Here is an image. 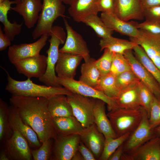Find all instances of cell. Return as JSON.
<instances>
[{"label": "cell", "instance_id": "cell-42", "mask_svg": "<svg viewBox=\"0 0 160 160\" xmlns=\"http://www.w3.org/2000/svg\"><path fill=\"white\" fill-rule=\"evenodd\" d=\"M135 25L139 30L153 34H160V23L145 20L140 23L135 22Z\"/></svg>", "mask_w": 160, "mask_h": 160}, {"label": "cell", "instance_id": "cell-48", "mask_svg": "<svg viewBox=\"0 0 160 160\" xmlns=\"http://www.w3.org/2000/svg\"><path fill=\"white\" fill-rule=\"evenodd\" d=\"M140 1L144 9L160 5V0H140Z\"/></svg>", "mask_w": 160, "mask_h": 160}, {"label": "cell", "instance_id": "cell-19", "mask_svg": "<svg viewBox=\"0 0 160 160\" xmlns=\"http://www.w3.org/2000/svg\"><path fill=\"white\" fill-rule=\"evenodd\" d=\"M81 141L92 151L96 160L103 152L105 138L94 123L84 128L80 135Z\"/></svg>", "mask_w": 160, "mask_h": 160}, {"label": "cell", "instance_id": "cell-46", "mask_svg": "<svg viewBox=\"0 0 160 160\" xmlns=\"http://www.w3.org/2000/svg\"><path fill=\"white\" fill-rule=\"evenodd\" d=\"M11 41L9 38L4 33L1 26H0V51L6 49L10 46Z\"/></svg>", "mask_w": 160, "mask_h": 160}, {"label": "cell", "instance_id": "cell-31", "mask_svg": "<svg viewBox=\"0 0 160 160\" xmlns=\"http://www.w3.org/2000/svg\"><path fill=\"white\" fill-rule=\"evenodd\" d=\"M9 106L0 99V142L1 146L12 136L14 131L9 120Z\"/></svg>", "mask_w": 160, "mask_h": 160}, {"label": "cell", "instance_id": "cell-12", "mask_svg": "<svg viewBox=\"0 0 160 160\" xmlns=\"http://www.w3.org/2000/svg\"><path fill=\"white\" fill-rule=\"evenodd\" d=\"M47 57L40 55L20 60L13 64L17 71L28 78H38L45 73Z\"/></svg>", "mask_w": 160, "mask_h": 160}, {"label": "cell", "instance_id": "cell-50", "mask_svg": "<svg viewBox=\"0 0 160 160\" xmlns=\"http://www.w3.org/2000/svg\"><path fill=\"white\" fill-rule=\"evenodd\" d=\"M71 160H84V159L81 154L78 150L73 156Z\"/></svg>", "mask_w": 160, "mask_h": 160}, {"label": "cell", "instance_id": "cell-29", "mask_svg": "<svg viewBox=\"0 0 160 160\" xmlns=\"http://www.w3.org/2000/svg\"><path fill=\"white\" fill-rule=\"evenodd\" d=\"M96 60L91 57L81 65V75L79 80L95 89L102 76L96 65Z\"/></svg>", "mask_w": 160, "mask_h": 160}, {"label": "cell", "instance_id": "cell-2", "mask_svg": "<svg viewBox=\"0 0 160 160\" xmlns=\"http://www.w3.org/2000/svg\"><path fill=\"white\" fill-rule=\"evenodd\" d=\"M2 68L7 76V83L5 89L12 95L42 97L48 99L56 95L68 96L73 93L64 87H55L36 84L29 78L23 81L17 80L13 79L6 69Z\"/></svg>", "mask_w": 160, "mask_h": 160}, {"label": "cell", "instance_id": "cell-51", "mask_svg": "<svg viewBox=\"0 0 160 160\" xmlns=\"http://www.w3.org/2000/svg\"><path fill=\"white\" fill-rule=\"evenodd\" d=\"M154 132L156 136L160 137V125L154 129Z\"/></svg>", "mask_w": 160, "mask_h": 160}, {"label": "cell", "instance_id": "cell-8", "mask_svg": "<svg viewBox=\"0 0 160 160\" xmlns=\"http://www.w3.org/2000/svg\"><path fill=\"white\" fill-rule=\"evenodd\" d=\"M59 84L71 92L81 95L100 100L107 105L108 111L118 107L114 99L110 97L102 92L74 79L57 77Z\"/></svg>", "mask_w": 160, "mask_h": 160}, {"label": "cell", "instance_id": "cell-43", "mask_svg": "<svg viewBox=\"0 0 160 160\" xmlns=\"http://www.w3.org/2000/svg\"><path fill=\"white\" fill-rule=\"evenodd\" d=\"M145 20L160 23V5L144 9Z\"/></svg>", "mask_w": 160, "mask_h": 160}, {"label": "cell", "instance_id": "cell-18", "mask_svg": "<svg viewBox=\"0 0 160 160\" xmlns=\"http://www.w3.org/2000/svg\"><path fill=\"white\" fill-rule=\"evenodd\" d=\"M100 18L108 27L120 34L135 38L140 36V32L136 27L135 22L124 21L112 13H102Z\"/></svg>", "mask_w": 160, "mask_h": 160}, {"label": "cell", "instance_id": "cell-7", "mask_svg": "<svg viewBox=\"0 0 160 160\" xmlns=\"http://www.w3.org/2000/svg\"><path fill=\"white\" fill-rule=\"evenodd\" d=\"M156 136L150 127L147 112L144 109L141 121L123 143V154L129 155L135 151L147 141Z\"/></svg>", "mask_w": 160, "mask_h": 160}, {"label": "cell", "instance_id": "cell-49", "mask_svg": "<svg viewBox=\"0 0 160 160\" xmlns=\"http://www.w3.org/2000/svg\"><path fill=\"white\" fill-rule=\"evenodd\" d=\"M0 160H10L7 153L2 147L0 152Z\"/></svg>", "mask_w": 160, "mask_h": 160}, {"label": "cell", "instance_id": "cell-4", "mask_svg": "<svg viewBox=\"0 0 160 160\" xmlns=\"http://www.w3.org/2000/svg\"><path fill=\"white\" fill-rule=\"evenodd\" d=\"M50 36L51 38L48 40L50 46L46 52L47 54V69L45 74L38 79L47 86L61 87L56 75L55 68L59 56V45L65 42L66 35L63 31L54 29L51 31Z\"/></svg>", "mask_w": 160, "mask_h": 160}, {"label": "cell", "instance_id": "cell-54", "mask_svg": "<svg viewBox=\"0 0 160 160\" xmlns=\"http://www.w3.org/2000/svg\"></svg>", "mask_w": 160, "mask_h": 160}, {"label": "cell", "instance_id": "cell-20", "mask_svg": "<svg viewBox=\"0 0 160 160\" xmlns=\"http://www.w3.org/2000/svg\"><path fill=\"white\" fill-rule=\"evenodd\" d=\"M42 7L41 0H21L15 7H11V9L22 17L25 25L30 29L37 22Z\"/></svg>", "mask_w": 160, "mask_h": 160}, {"label": "cell", "instance_id": "cell-32", "mask_svg": "<svg viewBox=\"0 0 160 160\" xmlns=\"http://www.w3.org/2000/svg\"><path fill=\"white\" fill-rule=\"evenodd\" d=\"M132 50L136 57L153 76L160 85V69L155 65L140 46L136 44Z\"/></svg>", "mask_w": 160, "mask_h": 160}, {"label": "cell", "instance_id": "cell-35", "mask_svg": "<svg viewBox=\"0 0 160 160\" xmlns=\"http://www.w3.org/2000/svg\"><path fill=\"white\" fill-rule=\"evenodd\" d=\"M130 133H127L115 138H105L103 149L99 160H108L116 150L123 144Z\"/></svg>", "mask_w": 160, "mask_h": 160}, {"label": "cell", "instance_id": "cell-36", "mask_svg": "<svg viewBox=\"0 0 160 160\" xmlns=\"http://www.w3.org/2000/svg\"><path fill=\"white\" fill-rule=\"evenodd\" d=\"M138 87L140 106L146 111L148 116L155 96L149 89L140 81L138 83Z\"/></svg>", "mask_w": 160, "mask_h": 160}, {"label": "cell", "instance_id": "cell-1", "mask_svg": "<svg viewBox=\"0 0 160 160\" xmlns=\"http://www.w3.org/2000/svg\"><path fill=\"white\" fill-rule=\"evenodd\" d=\"M9 100L23 120L36 132L41 143L56 137L57 134L48 109V99L12 95Z\"/></svg>", "mask_w": 160, "mask_h": 160}, {"label": "cell", "instance_id": "cell-28", "mask_svg": "<svg viewBox=\"0 0 160 160\" xmlns=\"http://www.w3.org/2000/svg\"><path fill=\"white\" fill-rule=\"evenodd\" d=\"M48 109L52 118L73 116L66 95H56L48 99Z\"/></svg>", "mask_w": 160, "mask_h": 160}, {"label": "cell", "instance_id": "cell-37", "mask_svg": "<svg viewBox=\"0 0 160 160\" xmlns=\"http://www.w3.org/2000/svg\"><path fill=\"white\" fill-rule=\"evenodd\" d=\"M54 139H50L42 143L40 147L31 149L33 160H52V148Z\"/></svg>", "mask_w": 160, "mask_h": 160}, {"label": "cell", "instance_id": "cell-6", "mask_svg": "<svg viewBox=\"0 0 160 160\" xmlns=\"http://www.w3.org/2000/svg\"><path fill=\"white\" fill-rule=\"evenodd\" d=\"M66 96L73 116L84 128L94 123L93 111L96 99L73 93Z\"/></svg>", "mask_w": 160, "mask_h": 160}, {"label": "cell", "instance_id": "cell-9", "mask_svg": "<svg viewBox=\"0 0 160 160\" xmlns=\"http://www.w3.org/2000/svg\"><path fill=\"white\" fill-rule=\"evenodd\" d=\"M80 141L79 134L57 135L53 140L52 160H71L78 150Z\"/></svg>", "mask_w": 160, "mask_h": 160}, {"label": "cell", "instance_id": "cell-22", "mask_svg": "<svg viewBox=\"0 0 160 160\" xmlns=\"http://www.w3.org/2000/svg\"><path fill=\"white\" fill-rule=\"evenodd\" d=\"M83 57L67 52H59L55 71L59 77L74 79L76 69Z\"/></svg>", "mask_w": 160, "mask_h": 160}, {"label": "cell", "instance_id": "cell-3", "mask_svg": "<svg viewBox=\"0 0 160 160\" xmlns=\"http://www.w3.org/2000/svg\"><path fill=\"white\" fill-rule=\"evenodd\" d=\"M144 108L141 106L134 109L117 107L107 114L112 128L118 137L131 133L142 120Z\"/></svg>", "mask_w": 160, "mask_h": 160}, {"label": "cell", "instance_id": "cell-15", "mask_svg": "<svg viewBox=\"0 0 160 160\" xmlns=\"http://www.w3.org/2000/svg\"><path fill=\"white\" fill-rule=\"evenodd\" d=\"M9 117L13 130H17L25 138L32 149L41 146L42 143L36 132L23 120L16 108L12 105L9 106Z\"/></svg>", "mask_w": 160, "mask_h": 160}, {"label": "cell", "instance_id": "cell-26", "mask_svg": "<svg viewBox=\"0 0 160 160\" xmlns=\"http://www.w3.org/2000/svg\"><path fill=\"white\" fill-rule=\"evenodd\" d=\"M57 135H80L84 130L81 123L74 116L52 118Z\"/></svg>", "mask_w": 160, "mask_h": 160}, {"label": "cell", "instance_id": "cell-23", "mask_svg": "<svg viewBox=\"0 0 160 160\" xmlns=\"http://www.w3.org/2000/svg\"><path fill=\"white\" fill-rule=\"evenodd\" d=\"M21 1L4 0L0 3V21L4 25V33L11 41H13L15 37L20 33L23 23L18 24L15 21L13 23H11L8 19L7 15L9 10L11 9V5L17 4Z\"/></svg>", "mask_w": 160, "mask_h": 160}, {"label": "cell", "instance_id": "cell-41", "mask_svg": "<svg viewBox=\"0 0 160 160\" xmlns=\"http://www.w3.org/2000/svg\"><path fill=\"white\" fill-rule=\"evenodd\" d=\"M148 118L152 129L154 130L160 125V100L155 96L151 106Z\"/></svg>", "mask_w": 160, "mask_h": 160}, {"label": "cell", "instance_id": "cell-24", "mask_svg": "<svg viewBox=\"0 0 160 160\" xmlns=\"http://www.w3.org/2000/svg\"><path fill=\"white\" fill-rule=\"evenodd\" d=\"M105 104L104 102L100 100L96 99L93 111L94 123L105 138H115L118 137L114 132L106 113Z\"/></svg>", "mask_w": 160, "mask_h": 160}, {"label": "cell", "instance_id": "cell-25", "mask_svg": "<svg viewBox=\"0 0 160 160\" xmlns=\"http://www.w3.org/2000/svg\"><path fill=\"white\" fill-rule=\"evenodd\" d=\"M99 0H76L68 9L70 16L77 22H82L91 14H97Z\"/></svg>", "mask_w": 160, "mask_h": 160}, {"label": "cell", "instance_id": "cell-40", "mask_svg": "<svg viewBox=\"0 0 160 160\" xmlns=\"http://www.w3.org/2000/svg\"><path fill=\"white\" fill-rule=\"evenodd\" d=\"M113 56V53L108 49H105L103 54L95 63L101 76L110 72Z\"/></svg>", "mask_w": 160, "mask_h": 160}, {"label": "cell", "instance_id": "cell-16", "mask_svg": "<svg viewBox=\"0 0 160 160\" xmlns=\"http://www.w3.org/2000/svg\"><path fill=\"white\" fill-rule=\"evenodd\" d=\"M140 30V37L137 38L130 37V40L140 46L160 69V34H153Z\"/></svg>", "mask_w": 160, "mask_h": 160}, {"label": "cell", "instance_id": "cell-53", "mask_svg": "<svg viewBox=\"0 0 160 160\" xmlns=\"http://www.w3.org/2000/svg\"><path fill=\"white\" fill-rule=\"evenodd\" d=\"M4 0H0V3L2 2Z\"/></svg>", "mask_w": 160, "mask_h": 160}, {"label": "cell", "instance_id": "cell-13", "mask_svg": "<svg viewBox=\"0 0 160 160\" xmlns=\"http://www.w3.org/2000/svg\"><path fill=\"white\" fill-rule=\"evenodd\" d=\"M124 55L128 61L130 69L137 78L160 100V85L136 57L132 50L126 51Z\"/></svg>", "mask_w": 160, "mask_h": 160}, {"label": "cell", "instance_id": "cell-5", "mask_svg": "<svg viewBox=\"0 0 160 160\" xmlns=\"http://www.w3.org/2000/svg\"><path fill=\"white\" fill-rule=\"evenodd\" d=\"M61 0H43L39 19L32 36L36 40L43 35L49 36L54 21L59 17H65V7Z\"/></svg>", "mask_w": 160, "mask_h": 160}, {"label": "cell", "instance_id": "cell-14", "mask_svg": "<svg viewBox=\"0 0 160 160\" xmlns=\"http://www.w3.org/2000/svg\"><path fill=\"white\" fill-rule=\"evenodd\" d=\"M48 36L47 35H43L32 43L10 46L7 52L10 62L13 64L20 60L40 54L41 50L46 44Z\"/></svg>", "mask_w": 160, "mask_h": 160}, {"label": "cell", "instance_id": "cell-27", "mask_svg": "<svg viewBox=\"0 0 160 160\" xmlns=\"http://www.w3.org/2000/svg\"><path fill=\"white\" fill-rule=\"evenodd\" d=\"M139 82L119 92L114 99L118 107L134 109L140 106L138 97Z\"/></svg>", "mask_w": 160, "mask_h": 160}, {"label": "cell", "instance_id": "cell-10", "mask_svg": "<svg viewBox=\"0 0 160 160\" xmlns=\"http://www.w3.org/2000/svg\"><path fill=\"white\" fill-rule=\"evenodd\" d=\"M13 131L12 137L1 146L9 160H33L31 149L26 139L17 130Z\"/></svg>", "mask_w": 160, "mask_h": 160}, {"label": "cell", "instance_id": "cell-38", "mask_svg": "<svg viewBox=\"0 0 160 160\" xmlns=\"http://www.w3.org/2000/svg\"><path fill=\"white\" fill-rule=\"evenodd\" d=\"M130 69L128 61L124 54L113 53L110 73L117 76Z\"/></svg>", "mask_w": 160, "mask_h": 160}, {"label": "cell", "instance_id": "cell-47", "mask_svg": "<svg viewBox=\"0 0 160 160\" xmlns=\"http://www.w3.org/2000/svg\"><path fill=\"white\" fill-rule=\"evenodd\" d=\"M124 153L123 144L120 145L111 155L108 160H121V157Z\"/></svg>", "mask_w": 160, "mask_h": 160}, {"label": "cell", "instance_id": "cell-34", "mask_svg": "<svg viewBox=\"0 0 160 160\" xmlns=\"http://www.w3.org/2000/svg\"><path fill=\"white\" fill-rule=\"evenodd\" d=\"M82 22L91 27L101 38L111 36L113 33L114 31L108 27L97 14H90L83 19Z\"/></svg>", "mask_w": 160, "mask_h": 160}, {"label": "cell", "instance_id": "cell-39", "mask_svg": "<svg viewBox=\"0 0 160 160\" xmlns=\"http://www.w3.org/2000/svg\"><path fill=\"white\" fill-rule=\"evenodd\" d=\"M116 81L120 91L138 83L140 80L130 69L116 76Z\"/></svg>", "mask_w": 160, "mask_h": 160}, {"label": "cell", "instance_id": "cell-11", "mask_svg": "<svg viewBox=\"0 0 160 160\" xmlns=\"http://www.w3.org/2000/svg\"><path fill=\"white\" fill-rule=\"evenodd\" d=\"M63 18L67 36L64 45L59 49V52L80 55L83 57L84 62L87 61L91 57L86 42L70 25L65 17Z\"/></svg>", "mask_w": 160, "mask_h": 160}, {"label": "cell", "instance_id": "cell-45", "mask_svg": "<svg viewBox=\"0 0 160 160\" xmlns=\"http://www.w3.org/2000/svg\"><path fill=\"white\" fill-rule=\"evenodd\" d=\"M78 150L81 154L84 160H96L92 151L81 141Z\"/></svg>", "mask_w": 160, "mask_h": 160}, {"label": "cell", "instance_id": "cell-44", "mask_svg": "<svg viewBox=\"0 0 160 160\" xmlns=\"http://www.w3.org/2000/svg\"><path fill=\"white\" fill-rule=\"evenodd\" d=\"M98 8L99 12L114 14L115 0H99Z\"/></svg>", "mask_w": 160, "mask_h": 160}, {"label": "cell", "instance_id": "cell-17", "mask_svg": "<svg viewBox=\"0 0 160 160\" xmlns=\"http://www.w3.org/2000/svg\"><path fill=\"white\" fill-rule=\"evenodd\" d=\"M114 14L125 21L144 18V9L140 0H115Z\"/></svg>", "mask_w": 160, "mask_h": 160}, {"label": "cell", "instance_id": "cell-33", "mask_svg": "<svg viewBox=\"0 0 160 160\" xmlns=\"http://www.w3.org/2000/svg\"><path fill=\"white\" fill-rule=\"evenodd\" d=\"M95 89L113 99L120 91L116 83V76L110 72L101 76Z\"/></svg>", "mask_w": 160, "mask_h": 160}, {"label": "cell", "instance_id": "cell-52", "mask_svg": "<svg viewBox=\"0 0 160 160\" xmlns=\"http://www.w3.org/2000/svg\"><path fill=\"white\" fill-rule=\"evenodd\" d=\"M63 3L69 5L70 6L76 0H61Z\"/></svg>", "mask_w": 160, "mask_h": 160}, {"label": "cell", "instance_id": "cell-30", "mask_svg": "<svg viewBox=\"0 0 160 160\" xmlns=\"http://www.w3.org/2000/svg\"><path fill=\"white\" fill-rule=\"evenodd\" d=\"M136 44L130 40L115 38L112 36L101 38L99 43L101 51L106 49L113 53L123 54L128 50H132Z\"/></svg>", "mask_w": 160, "mask_h": 160}, {"label": "cell", "instance_id": "cell-21", "mask_svg": "<svg viewBox=\"0 0 160 160\" xmlns=\"http://www.w3.org/2000/svg\"><path fill=\"white\" fill-rule=\"evenodd\" d=\"M121 160H160V137H153L131 154L123 153Z\"/></svg>", "mask_w": 160, "mask_h": 160}]
</instances>
